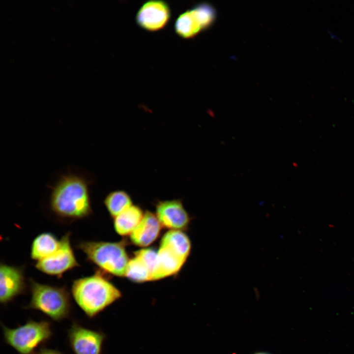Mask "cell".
<instances>
[{
	"instance_id": "obj_6",
	"label": "cell",
	"mask_w": 354,
	"mask_h": 354,
	"mask_svg": "<svg viewBox=\"0 0 354 354\" xmlns=\"http://www.w3.org/2000/svg\"><path fill=\"white\" fill-rule=\"evenodd\" d=\"M216 18V11L211 4L200 3L177 17L175 23V30L182 38H192L210 27Z\"/></svg>"
},
{
	"instance_id": "obj_2",
	"label": "cell",
	"mask_w": 354,
	"mask_h": 354,
	"mask_svg": "<svg viewBox=\"0 0 354 354\" xmlns=\"http://www.w3.org/2000/svg\"><path fill=\"white\" fill-rule=\"evenodd\" d=\"M71 293L78 305L91 319L122 296L121 292L100 272L74 280Z\"/></svg>"
},
{
	"instance_id": "obj_12",
	"label": "cell",
	"mask_w": 354,
	"mask_h": 354,
	"mask_svg": "<svg viewBox=\"0 0 354 354\" xmlns=\"http://www.w3.org/2000/svg\"><path fill=\"white\" fill-rule=\"evenodd\" d=\"M161 226L156 215L147 211L138 226L130 235V238L135 245L146 247L151 244L158 237Z\"/></svg>"
},
{
	"instance_id": "obj_18",
	"label": "cell",
	"mask_w": 354,
	"mask_h": 354,
	"mask_svg": "<svg viewBox=\"0 0 354 354\" xmlns=\"http://www.w3.org/2000/svg\"><path fill=\"white\" fill-rule=\"evenodd\" d=\"M125 276L137 283L152 280V273L149 268L141 258L135 255L129 261Z\"/></svg>"
},
{
	"instance_id": "obj_1",
	"label": "cell",
	"mask_w": 354,
	"mask_h": 354,
	"mask_svg": "<svg viewBox=\"0 0 354 354\" xmlns=\"http://www.w3.org/2000/svg\"><path fill=\"white\" fill-rule=\"evenodd\" d=\"M89 180L73 173L62 175L51 186L50 206L57 215L69 219H81L90 215Z\"/></svg>"
},
{
	"instance_id": "obj_9",
	"label": "cell",
	"mask_w": 354,
	"mask_h": 354,
	"mask_svg": "<svg viewBox=\"0 0 354 354\" xmlns=\"http://www.w3.org/2000/svg\"><path fill=\"white\" fill-rule=\"evenodd\" d=\"M171 16V9L166 1L152 0L146 2L139 8L136 21L145 30L156 31L166 26Z\"/></svg>"
},
{
	"instance_id": "obj_10",
	"label": "cell",
	"mask_w": 354,
	"mask_h": 354,
	"mask_svg": "<svg viewBox=\"0 0 354 354\" xmlns=\"http://www.w3.org/2000/svg\"><path fill=\"white\" fill-rule=\"evenodd\" d=\"M156 211L161 225L171 230H184L189 223V216L180 200L160 201Z\"/></svg>"
},
{
	"instance_id": "obj_4",
	"label": "cell",
	"mask_w": 354,
	"mask_h": 354,
	"mask_svg": "<svg viewBox=\"0 0 354 354\" xmlns=\"http://www.w3.org/2000/svg\"><path fill=\"white\" fill-rule=\"evenodd\" d=\"M77 248L86 254L88 261L102 270L117 276H125L129 260L122 242L82 241Z\"/></svg>"
},
{
	"instance_id": "obj_17",
	"label": "cell",
	"mask_w": 354,
	"mask_h": 354,
	"mask_svg": "<svg viewBox=\"0 0 354 354\" xmlns=\"http://www.w3.org/2000/svg\"><path fill=\"white\" fill-rule=\"evenodd\" d=\"M104 203L110 214L114 218L132 205L130 197L122 190L109 193L105 197Z\"/></svg>"
},
{
	"instance_id": "obj_13",
	"label": "cell",
	"mask_w": 354,
	"mask_h": 354,
	"mask_svg": "<svg viewBox=\"0 0 354 354\" xmlns=\"http://www.w3.org/2000/svg\"><path fill=\"white\" fill-rule=\"evenodd\" d=\"M157 252V264L152 280H159L177 273L186 260L167 246L160 245Z\"/></svg>"
},
{
	"instance_id": "obj_21",
	"label": "cell",
	"mask_w": 354,
	"mask_h": 354,
	"mask_svg": "<svg viewBox=\"0 0 354 354\" xmlns=\"http://www.w3.org/2000/svg\"><path fill=\"white\" fill-rule=\"evenodd\" d=\"M255 354H266V353H256Z\"/></svg>"
},
{
	"instance_id": "obj_3",
	"label": "cell",
	"mask_w": 354,
	"mask_h": 354,
	"mask_svg": "<svg viewBox=\"0 0 354 354\" xmlns=\"http://www.w3.org/2000/svg\"><path fill=\"white\" fill-rule=\"evenodd\" d=\"M31 299L26 309L41 311L55 321L68 318L71 309V298L65 287H58L30 280Z\"/></svg>"
},
{
	"instance_id": "obj_5",
	"label": "cell",
	"mask_w": 354,
	"mask_h": 354,
	"mask_svg": "<svg viewBox=\"0 0 354 354\" xmlns=\"http://www.w3.org/2000/svg\"><path fill=\"white\" fill-rule=\"evenodd\" d=\"M4 341L19 354H36L52 337L51 323L47 321H28L10 328L2 325Z\"/></svg>"
},
{
	"instance_id": "obj_20",
	"label": "cell",
	"mask_w": 354,
	"mask_h": 354,
	"mask_svg": "<svg viewBox=\"0 0 354 354\" xmlns=\"http://www.w3.org/2000/svg\"><path fill=\"white\" fill-rule=\"evenodd\" d=\"M36 354H62L59 351L49 349H41Z\"/></svg>"
},
{
	"instance_id": "obj_11",
	"label": "cell",
	"mask_w": 354,
	"mask_h": 354,
	"mask_svg": "<svg viewBox=\"0 0 354 354\" xmlns=\"http://www.w3.org/2000/svg\"><path fill=\"white\" fill-rule=\"evenodd\" d=\"M26 284L20 268L1 264L0 266V302L6 304L23 294Z\"/></svg>"
},
{
	"instance_id": "obj_16",
	"label": "cell",
	"mask_w": 354,
	"mask_h": 354,
	"mask_svg": "<svg viewBox=\"0 0 354 354\" xmlns=\"http://www.w3.org/2000/svg\"><path fill=\"white\" fill-rule=\"evenodd\" d=\"M167 246L187 259L191 250V242L187 236L180 230H170L162 237L160 245Z\"/></svg>"
},
{
	"instance_id": "obj_15",
	"label": "cell",
	"mask_w": 354,
	"mask_h": 354,
	"mask_svg": "<svg viewBox=\"0 0 354 354\" xmlns=\"http://www.w3.org/2000/svg\"><path fill=\"white\" fill-rule=\"evenodd\" d=\"M142 209L132 205L114 218V227L116 232L121 236L131 235L142 220Z\"/></svg>"
},
{
	"instance_id": "obj_8",
	"label": "cell",
	"mask_w": 354,
	"mask_h": 354,
	"mask_svg": "<svg viewBox=\"0 0 354 354\" xmlns=\"http://www.w3.org/2000/svg\"><path fill=\"white\" fill-rule=\"evenodd\" d=\"M58 250L51 256L37 261L36 268L47 274L60 277L65 272L79 266L70 242V233L60 239Z\"/></svg>"
},
{
	"instance_id": "obj_14",
	"label": "cell",
	"mask_w": 354,
	"mask_h": 354,
	"mask_svg": "<svg viewBox=\"0 0 354 354\" xmlns=\"http://www.w3.org/2000/svg\"><path fill=\"white\" fill-rule=\"evenodd\" d=\"M60 240L50 233H43L37 236L32 241L31 258L37 261L44 259L55 253L59 248Z\"/></svg>"
},
{
	"instance_id": "obj_19",
	"label": "cell",
	"mask_w": 354,
	"mask_h": 354,
	"mask_svg": "<svg viewBox=\"0 0 354 354\" xmlns=\"http://www.w3.org/2000/svg\"><path fill=\"white\" fill-rule=\"evenodd\" d=\"M134 255L141 258L147 265L152 273V275L157 264V251L152 248L142 249L135 252Z\"/></svg>"
},
{
	"instance_id": "obj_7",
	"label": "cell",
	"mask_w": 354,
	"mask_h": 354,
	"mask_svg": "<svg viewBox=\"0 0 354 354\" xmlns=\"http://www.w3.org/2000/svg\"><path fill=\"white\" fill-rule=\"evenodd\" d=\"M67 338L74 354H102L106 335L102 331L88 329L73 322L68 330Z\"/></svg>"
}]
</instances>
